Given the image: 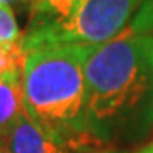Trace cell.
<instances>
[{"mask_svg":"<svg viewBox=\"0 0 153 153\" xmlns=\"http://www.w3.org/2000/svg\"><path fill=\"white\" fill-rule=\"evenodd\" d=\"M128 27L138 34H153V0L141 2Z\"/></svg>","mask_w":153,"mask_h":153,"instance_id":"9","label":"cell"},{"mask_svg":"<svg viewBox=\"0 0 153 153\" xmlns=\"http://www.w3.org/2000/svg\"><path fill=\"white\" fill-rule=\"evenodd\" d=\"M22 111V71L0 78V140Z\"/></svg>","mask_w":153,"mask_h":153,"instance_id":"5","label":"cell"},{"mask_svg":"<svg viewBox=\"0 0 153 153\" xmlns=\"http://www.w3.org/2000/svg\"><path fill=\"white\" fill-rule=\"evenodd\" d=\"M143 0H83L68 19L29 27L21 39L24 51L56 44L97 46L117 38Z\"/></svg>","mask_w":153,"mask_h":153,"instance_id":"3","label":"cell"},{"mask_svg":"<svg viewBox=\"0 0 153 153\" xmlns=\"http://www.w3.org/2000/svg\"><path fill=\"white\" fill-rule=\"evenodd\" d=\"M0 143L9 153H71L66 146L43 131L26 111L19 114Z\"/></svg>","mask_w":153,"mask_h":153,"instance_id":"4","label":"cell"},{"mask_svg":"<svg viewBox=\"0 0 153 153\" xmlns=\"http://www.w3.org/2000/svg\"><path fill=\"white\" fill-rule=\"evenodd\" d=\"M17 2H21V0H0V5H10L12 4H17Z\"/></svg>","mask_w":153,"mask_h":153,"instance_id":"10","label":"cell"},{"mask_svg":"<svg viewBox=\"0 0 153 153\" xmlns=\"http://www.w3.org/2000/svg\"><path fill=\"white\" fill-rule=\"evenodd\" d=\"M24 61H26V51L21 43H0V78L22 71Z\"/></svg>","mask_w":153,"mask_h":153,"instance_id":"7","label":"cell"},{"mask_svg":"<svg viewBox=\"0 0 153 153\" xmlns=\"http://www.w3.org/2000/svg\"><path fill=\"white\" fill-rule=\"evenodd\" d=\"M94 153H123V152H117V150H100V152H94Z\"/></svg>","mask_w":153,"mask_h":153,"instance_id":"11","label":"cell"},{"mask_svg":"<svg viewBox=\"0 0 153 153\" xmlns=\"http://www.w3.org/2000/svg\"><path fill=\"white\" fill-rule=\"evenodd\" d=\"M0 153H9L5 148H4V145H2V143H0Z\"/></svg>","mask_w":153,"mask_h":153,"instance_id":"13","label":"cell"},{"mask_svg":"<svg viewBox=\"0 0 153 153\" xmlns=\"http://www.w3.org/2000/svg\"><path fill=\"white\" fill-rule=\"evenodd\" d=\"M141 153H153V143H152V145H148V146L145 148Z\"/></svg>","mask_w":153,"mask_h":153,"instance_id":"12","label":"cell"},{"mask_svg":"<svg viewBox=\"0 0 153 153\" xmlns=\"http://www.w3.org/2000/svg\"><path fill=\"white\" fill-rule=\"evenodd\" d=\"M31 7V27L55 24L68 19L83 0H27Z\"/></svg>","mask_w":153,"mask_h":153,"instance_id":"6","label":"cell"},{"mask_svg":"<svg viewBox=\"0 0 153 153\" xmlns=\"http://www.w3.org/2000/svg\"><path fill=\"white\" fill-rule=\"evenodd\" d=\"M92 46L56 44L26 53L22 66L24 111L71 153L102 146L92 134L87 114L85 61Z\"/></svg>","mask_w":153,"mask_h":153,"instance_id":"2","label":"cell"},{"mask_svg":"<svg viewBox=\"0 0 153 153\" xmlns=\"http://www.w3.org/2000/svg\"><path fill=\"white\" fill-rule=\"evenodd\" d=\"M21 39L22 34L12 7L0 5V43L2 44L21 43Z\"/></svg>","mask_w":153,"mask_h":153,"instance_id":"8","label":"cell"},{"mask_svg":"<svg viewBox=\"0 0 153 153\" xmlns=\"http://www.w3.org/2000/svg\"><path fill=\"white\" fill-rule=\"evenodd\" d=\"M87 114L100 145L134 141L153 128V34L126 27L85 61Z\"/></svg>","mask_w":153,"mask_h":153,"instance_id":"1","label":"cell"}]
</instances>
